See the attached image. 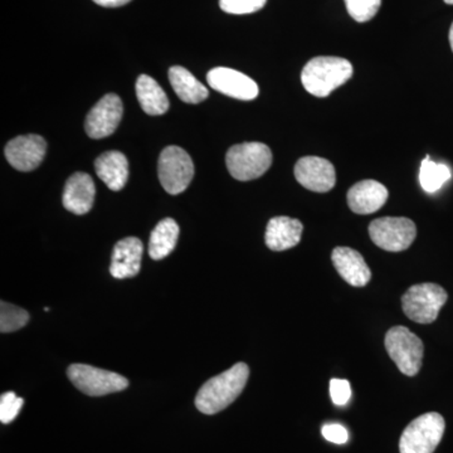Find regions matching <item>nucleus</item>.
I'll return each mask as SVG.
<instances>
[{
	"instance_id": "26",
	"label": "nucleus",
	"mask_w": 453,
	"mask_h": 453,
	"mask_svg": "<svg viewBox=\"0 0 453 453\" xmlns=\"http://www.w3.org/2000/svg\"><path fill=\"white\" fill-rule=\"evenodd\" d=\"M23 401L14 392L4 393L0 396V421L4 425H9L17 418L20 410H22Z\"/></svg>"
},
{
	"instance_id": "5",
	"label": "nucleus",
	"mask_w": 453,
	"mask_h": 453,
	"mask_svg": "<svg viewBox=\"0 0 453 453\" xmlns=\"http://www.w3.org/2000/svg\"><path fill=\"white\" fill-rule=\"evenodd\" d=\"M446 423L440 413L422 414L407 426L399 441L401 453H434L442 441Z\"/></svg>"
},
{
	"instance_id": "19",
	"label": "nucleus",
	"mask_w": 453,
	"mask_h": 453,
	"mask_svg": "<svg viewBox=\"0 0 453 453\" xmlns=\"http://www.w3.org/2000/svg\"><path fill=\"white\" fill-rule=\"evenodd\" d=\"M97 177L109 189L119 192L127 186L129 179V162L120 151H106L95 160Z\"/></svg>"
},
{
	"instance_id": "14",
	"label": "nucleus",
	"mask_w": 453,
	"mask_h": 453,
	"mask_svg": "<svg viewBox=\"0 0 453 453\" xmlns=\"http://www.w3.org/2000/svg\"><path fill=\"white\" fill-rule=\"evenodd\" d=\"M142 241L135 237H127L119 241L113 249L110 273L115 279H130L138 275L142 267Z\"/></svg>"
},
{
	"instance_id": "32",
	"label": "nucleus",
	"mask_w": 453,
	"mask_h": 453,
	"mask_svg": "<svg viewBox=\"0 0 453 453\" xmlns=\"http://www.w3.org/2000/svg\"><path fill=\"white\" fill-rule=\"evenodd\" d=\"M446 4L453 5V0H445Z\"/></svg>"
},
{
	"instance_id": "17",
	"label": "nucleus",
	"mask_w": 453,
	"mask_h": 453,
	"mask_svg": "<svg viewBox=\"0 0 453 453\" xmlns=\"http://www.w3.org/2000/svg\"><path fill=\"white\" fill-rule=\"evenodd\" d=\"M333 264L339 275L356 288H365L371 281L372 273L365 258L356 250L336 247L332 255Z\"/></svg>"
},
{
	"instance_id": "10",
	"label": "nucleus",
	"mask_w": 453,
	"mask_h": 453,
	"mask_svg": "<svg viewBox=\"0 0 453 453\" xmlns=\"http://www.w3.org/2000/svg\"><path fill=\"white\" fill-rule=\"evenodd\" d=\"M124 113L121 98L109 94L92 107L85 121L86 133L91 139H104L118 129Z\"/></svg>"
},
{
	"instance_id": "4",
	"label": "nucleus",
	"mask_w": 453,
	"mask_h": 453,
	"mask_svg": "<svg viewBox=\"0 0 453 453\" xmlns=\"http://www.w3.org/2000/svg\"><path fill=\"white\" fill-rule=\"evenodd\" d=\"M449 295L436 283H419L408 288L402 297V309L414 323L432 324L436 321Z\"/></svg>"
},
{
	"instance_id": "23",
	"label": "nucleus",
	"mask_w": 453,
	"mask_h": 453,
	"mask_svg": "<svg viewBox=\"0 0 453 453\" xmlns=\"http://www.w3.org/2000/svg\"><path fill=\"white\" fill-rule=\"evenodd\" d=\"M452 177L451 169L446 164L432 162L429 155L422 160L419 170V183L426 193H436Z\"/></svg>"
},
{
	"instance_id": "25",
	"label": "nucleus",
	"mask_w": 453,
	"mask_h": 453,
	"mask_svg": "<svg viewBox=\"0 0 453 453\" xmlns=\"http://www.w3.org/2000/svg\"><path fill=\"white\" fill-rule=\"evenodd\" d=\"M348 13L359 23L372 19L380 11L381 0H345Z\"/></svg>"
},
{
	"instance_id": "31",
	"label": "nucleus",
	"mask_w": 453,
	"mask_h": 453,
	"mask_svg": "<svg viewBox=\"0 0 453 453\" xmlns=\"http://www.w3.org/2000/svg\"><path fill=\"white\" fill-rule=\"evenodd\" d=\"M449 44H451V49L453 50V23L451 26V29H449Z\"/></svg>"
},
{
	"instance_id": "2",
	"label": "nucleus",
	"mask_w": 453,
	"mask_h": 453,
	"mask_svg": "<svg viewBox=\"0 0 453 453\" xmlns=\"http://www.w3.org/2000/svg\"><path fill=\"white\" fill-rule=\"evenodd\" d=\"M353 76V65L340 57H315L303 67L301 82L309 94L326 97Z\"/></svg>"
},
{
	"instance_id": "6",
	"label": "nucleus",
	"mask_w": 453,
	"mask_h": 453,
	"mask_svg": "<svg viewBox=\"0 0 453 453\" xmlns=\"http://www.w3.org/2000/svg\"><path fill=\"white\" fill-rule=\"evenodd\" d=\"M386 349L404 375L414 377L421 371L425 347L422 340L407 327H392L386 335Z\"/></svg>"
},
{
	"instance_id": "1",
	"label": "nucleus",
	"mask_w": 453,
	"mask_h": 453,
	"mask_svg": "<svg viewBox=\"0 0 453 453\" xmlns=\"http://www.w3.org/2000/svg\"><path fill=\"white\" fill-rule=\"evenodd\" d=\"M249 378V365L237 363L228 371L220 372L203 384L196 393V407L199 412L208 416L219 413L241 395Z\"/></svg>"
},
{
	"instance_id": "21",
	"label": "nucleus",
	"mask_w": 453,
	"mask_h": 453,
	"mask_svg": "<svg viewBox=\"0 0 453 453\" xmlns=\"http://www.w3.org/2000/svg\"><path fill=\"white\" fill-rule=\"evenodd\" d=\"M136 96L142 111L148 115L159 116L169 110L168 96L162 86L148 74H142L136 81Z\"/></svg>"
},
{
	"instance_id": "20",
	"label": "nucleus",
	"mask_w": 453,
	"mask_h": 453,
	"mask_svg": "<svg viewBox=\"0 0 453 453\" xmlns=\"http://www.w3.org/2000/svg\"><path fill=\"white\" fill-rule=\"evenodd\" d=\"M169 81L175 94L183 103L199 104L208 97L210 92L189 71L180 65L169 70Z\"/></svg>"
},
{
	"instance_id": "8",
	"label": "nucleus",
	"mask_w": 453,
	"mask_h": 453,
	"mask_svg": "<svg viewBox=\"0 0 453 453\" xmlns=\"http://www.w3.org/2000/svg\"><path fill=\"white\" fill-rule=\"evenodd\" d=\"M67 375L77 389L89 396L111 395L129 387V380L118 372L88 365H71L67 369Z\"/></svg>"
},
{
	"instance_id": "3",
	"label": "nucleus",
	"mask_w": 453,
	"mask_h": 453,
	"mask_svg": "<svg viewBox=\"0 0 453 453\" xmlns=\"http://www.w3.org/2000/svg\"><path fill=\"white\" fill-rule=\"evenodd\" d=\"M226 168L241 181L262 177L273 164V153L262 142H243L232 146L226 155Z\"/></svg>"
},
{
	"instance_id": "18",
	"label": "nucleus",
	"mask_w": 453,
	"mask_h": 453,
	"mask_svg": "<svg viewBox=\"0 0 453 453\" xmlns=\"http://www.w3.org/2000/svg\"><path fill=\"white\" fill-rule=\"evenodd\" d=\"M303 231V226L299 219L275 217L268 222L265 241L271 251H286L300 243Z\"/></svg>"
},
{
	"instance_id": "29",
	"label": "nucleus",
	"mask_w": 453,
	"mask_h": 453,
	"mask_svg": "<svg viewBox=\"0 0 453 453\" xmlns=\"http://www.w3.org/2000/svg\"><path fill=\"white\" fill-rule=\"evenodd\" d=\"M321 434H323L325 440L336 443V445H344L349 440L348 429L344 426L336 425V423L325 425L321 429Z\"/></svg>"
},
{
	"instance_id": "22",
	"label": "nucleus",
	"mask_w": 453,
	"mask_h": 453,
	"mask_svg": "<svg viewBox=\"0 0 453 453\" xmlns=\"http://www.w3.org/2000/svg\"><path fill=\"white\" fill-rule=\"evenodd\" d=\"M179 237V226L174 219L160 220L151 232L149 256L155 261L168 257L174 251Z\"/></svg>"
},
{
	"instance_id": "7",
	"label": "nucleus",
	"mask_w": 453,
	"mask_h": 453,
	"mask_svg": "<svg viewBox=\"0 0 453 453\" xmlns=\"http://www.w3.org/2000/svg\"><path fill=\"white\" fill-rule=\"evenodd\" d=\"M160 183L169 195L177 196L187 190L195 177V164L184 149L168 146L160 154L157 164Z\"/></svg>"
},
{
	"instance_id": "27",
	"label": "nucleus",
	"mask_w": 453,
	"mask_h": 453,
	"mask_svg": "<svg viewBox=\"0 0 453 453\" xmlns=\"http://www.w3.org/2000/svg\"><path fill=\"white\" fill-rule=\"evenodd\" d=\"M267 0H219V7L229 14L255 13L265 7Z\"/></svg>"
},
{
	"instance_id": "24",
	"label": "nucleus",
	"mask_w": 453,
	"mask_h": 453,
	"mask_svg": "<svg viewBox=\"0 0 453 453\" xmlns=\"http://www.w3.org/2000/svg\"><path fill=\"white\" fill-rule=\"evenodd\" d=\"M28 321L29 315L26 310L2 301V303H0V332H17V330L25 327Z\"/></svg>"
},
{
	"instance_id": "11",
	"label": "nucleus",
	"mask_w": 453,
	"mask_h": 453,
	"mask_svg": "<svg viewBox=\"0 0 453 453\" xmlns=\"http://www.w3.org/2000/svg\"><path fill=\"white\" fill-rule=\"evenodd\" d=\"M47 142L40 135H23L11 140L5 146V157L19 172H31L40 166L46 157Z\"/></svg>"
},
{
	"instance_id": "12",
	"label": "nucleus",
	"mask_w": 453,
	"mask_h": 453,
	"mask_svg": "<svg viewBox=\"0 0 453 453\" xmlns=\"http://www.w3.org/2000/svg\"><path fill=\"white\" fill-rule=\"evenodd\" d=\"M295 177L301 186L316 193L330 192L336 183L333 164L318 157H301L295 165Z\"/></svg>"
},
{
	"instance_id": "9",
	"label": "nucleus",
	"mask_w": 453,
	"mask_h": 453,
	"mask_svg": "<svg viewBox=\"0 0 453 453\" xmlns=\"http://www.w3.org/2000/svg\"><path fill=\"white\" fill-rule=\"evenodd\" d=\"M369 235L380 249L389 252H402L412 246L417 226L413 220L403 217H384L372 220Z\"/></svg>"
},
{
	"instance_id": "28",
	"label": "nucleus",
	"mask_w": 453,
	"mask_h": 453,
	"mask_svg": "<svg viewBox=\"0 0 453 453\" xmlns=\"http://www.w3.org/2000/svg\"><path fill=\"white\" fill-rule=\"evenodd\" d=\"M330 395H332L334 404H347L351 398L350 383L345 380H332L330 381Z\"/></svg>"
},
{
	"instance_id": "15",
	"label": "nucleus",
	"mask_w": 453,
	"mask_h": 453,
	"mask_svg": "<svg viewBox=\"0 0 453 453\" xmlns=\"http://www.w3.org/2000/svg\"><path fill=\"white\" fill-rule=\"evenodd\" d=\"M96 188L94 180L86 173H74L65 183L64 196V207L71 213L82 216L88 213L94 205Z\"/></svg>"
},
{
	"instance_id": "13",
	"label": "nucleus",
	"mask_w": 453,
	"mask_h": 453,
	"mask_svg": "<svg viewBox=\"0 0 453 453\" xmlns=\"http://www.w3.org/2000/svg\"><path fill=\"white\" fill-rule=\"evenodd\" d=\"M207 81L211 88L237 100H255L259 94L257 83L251 77L232 68H213L207 74Z\"/></svg>"
},
{
	"instance_id": "30",
	"label": "nucleus",
	"mask_w": 453,
	"mask_h": 453,
	"mask_svg": "<svg viewBox=\"0 0 453 453\" xmlns=\"http://www.w3.org/2000/svg\"><path fill=\"white\" fill-rule=\"evenodd\" d=\"M94 2L101 7L116 8L127 4L131 0H94Z\"/></svg>"
},
{
	"instance_id": "16",
	"label": "nucleus",
	"mask_w": 453,
	"mask_h": 453,
	"mask_svg": "<svg viewBox=\"0 0 453 453\" xmlns=\"http://www.w3.org/2000/svg\"><path fill=\"white\" fill-rule=\"evenodd\" d=\"M388 196V190L383 184L369 179L359 181L349 189L348 205L354 213L372 214L386 204Z\"/></svg>"
}]
</instances>
